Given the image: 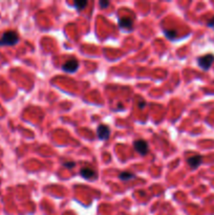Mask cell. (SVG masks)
Instances as JSON below:
<instances>
[{"mask_svg":"<svg viewBox=\"0 0 214 215\" xmlns=\"http://www.w3.org/2000/svg\"><path fill=\"white\" fill-rule=\"evenodd\" d=\"M19 42V36L15 31H7L0 37V46H13Z\"/></svg>","mask_w":214,"mask_h":215,"instance_id":"cell-1","label":"cell"},{"mask_svg":"<svg viewBox=\"0 0 214 215\" xmlns=\"http://www.w3.org/2000/svg\"><path fill=\"white\" fill-rule=\"evenodd\" d=\"M214 62V55L213 54H207L205 56H202L197 59V64L204 70H208L211 67Z\"/></svg>","mask_w":214,"mask_h":215,"instance_id":"cell-2","label":"cell"},{"mask_svg":"<svg viewBox=\"0 0 214 215\" xmlns=\"http://www.w3.org/2000/svg\"><path fill=\"white\" fill-rule=\"evenodd\" d=\"M79 61L76 60V59H69L67 60L64 64L62 65V69L65 71V73H76L79 68Z\"/></svg>","mask_w":214,"mask_h":215,"instance_id":"cell-3","label":"cell"},{"mask_svg":"<svg viewBox=\"0 0 214 215\" xmlns=\"http://www.w3.org/2000/svg\"><path fill=\"white\" fill-rule=\"evenodd\" d=\"M134 150L141 155H146L148 153V144L145 140H136L133 143Z\"/></svg>","mask_w":214,"mask_h":215,"instance_id":"cell-4","label":"cell"},{"mask_svg":"<svg viewBox=\"0 0 214 215\" xmlns=\"http://www.w3.org/2000/svg\"><path fill=\"white\" fill-rule=\"evenodd\" d=\"M110 128L109 126H107V125H100V126L97 128V135H98V138L100 139L101 141H106L109 139L110 136Z\"/></svg>","mask_w":214,"mask_h":215,"instance_id":"cell-5","label":"cell"},{"mask_svg":"<svg viewBox=\"0 0 214 215\" xmlns=\"http://www.w3.org/2000/svg\"><path fill=\"white\" fill-rule=\"evenodd\" d=\"M80 175L87 181H94L98 176V173L92 168H83L80 170Z\"/></svg>","mask_w":214,"mask_h":215,"instance_id":"cell-6","label":"cell"},{"mask_svg":"<svg viewBox=\"0 0 214 215\" xmlns=\"http://www.w3.org/2000/svg\"><path fill=\"white\" fill-rule=\"evenodd\" d=\"M202 163H203V156L199 154H195V155H193V156H191V158H188V164H189V166L193 169L197 168Z\"/></svg>","mask_w":214,"mask_h":215,"instance_id":"cell-7","label":"cell"},{"mask_svg":"<svg viewBox=\"0 0 214 215\" xmlns=\"http://www.w3.org/2000/svg\"><path fill=\"white\" fill-rule=\"evenodd\" d=\"M119 25L121 29H132V19L128 17H123L119 20Z\"/></svg>","mask_w":214,"mask_h":215,"instance_id":"cell-8","label":"cell"},{"mask_svg":"<svg viewBox=\"0 0 214 215\" xmlns=\"http://www.w3.org/2000/svg\"><path fill=\"white\" fill-rule=\"evenodd\" d=\"M136 175L133 174L132 172H129V171H124V172H121L119 174V178H120L121 181H124V182H127V181H130L134 178Z\"/></svg>","mask_w":214,"mask_h":215,"instance_id":"cell-9","label":"cell"},{"mask_svg":"<svg viewBox=\"0 0 214 215\" xmlns=\"http://www.w3.org/2000/svg\"><path fill=\"white\" fill-rule=\"evenodd\" d=\"M87 4H88L87 1H82V0H80V1H75V3H74L75 7H76L78 11H82L83 9L86 7Z\"/></svg>","mask_w":214,"mask_h":215,"instance_id":"cell-10","label":"cell"},{"mask_svg":"<svg viewBox=\"0 0 214 215\" xmlns=\"http://www.w3.org/2000/svg\"><path fill=\"white\" fill-rule=\"evenodd\" d=\"M164 34H165V36L169 40H172V39H174V38L176 37V34L177 33H176V31H174V29H165Z\"/></svg>","mask_w":214,"mask_h":215,"instance_id":"cell-11","label":"cell"},{"mask_svg":"<svg viewBox=\"0 0 214 215\" xmlns=\"http://www.w3.org/2000/svg\"><path fill=\"white\" fill-rule=\"evenodd\" d=\"M63 166H64L65 168L70 169V168H74V167L76 166V164H75L74 162H65V163H63Z\"/></svg>","mask_w":214,"mask_h":215,"instance_id":"cell-12","label":"cell"},{"mask_svg":"<svg viewBox=\"0 0 214 215\" xmlns=\"http://www.w3.org/2000/svg\"><path fill=\"white\" fill-rule=\"evenodd\" d=\"M99 4H100V7H102V9H105V7H108V5H109L110 3H109V1H103V0H101Z\"/></svg>","mask_w":214,"mask_h":215,"instance_id":"cell-13","label":"cell"},{"mask_svg":"<svg viewBox=\"0 0 214 215\" xmlns=\"http://www.w3.org/2000/svg\"><path fill=\"white\" fill-rule=\"evenodd\" d=\"M207 25H208V26H210V27H213V26H214V17L212 18V19H210L209 21H208Z\"/></svg>","mask_w":214,"mask_h":215,"instance_id":"cell-14","label":"cell"},{"mask_svg":"<svg viewBox=\"0 0 214 215\" xmlns=\"http://www.w3.org/2000/svg\"><path fill=\"white\" fill-rule=\"evenodd\" d=\"M138 106H139V108L143 109V108H144V107L146 106V102H143V101H142V102H140V103H139V105H138Z\"/></svg>","mask_w":214,"mask_h":215,"instance_id":"cell-15","label":"cell"}]
</instances>
